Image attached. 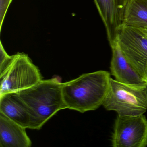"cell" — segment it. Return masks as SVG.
Wrapping results in <instances>:
<instances>
[{"label": "cell", "instance_id": "6da1fadb", "mask_svg": "<svg viewBox=\"0 0 147 147\" xmlns=\"http://www.w3.org/2000/svg\"><path fill=\"white\" fill-rule=\"evenodd\" d=\"M109 72L99 70L83 74L63 83L62 94L66 108L84 113L103 105L110 86Z\"/></svg>", "mask_w": 147, "mask_h": 147}, {"label": "cell", "instance_id": "7a4b0ae2", "mask_svg": "<svg viewBox=\"0 0 147 147\" xmlns=\"http://www.w3.org/2000/svg\"><path fill=\"white\" fill-rule=\"evenodd\" d=\"M62 85L57 78L42 80L31 87L17 92L30 113L32 129H40L57 112L66 109Z\"/></svg>", "mask_w": 147, "mask_h": 147}, {"label": "cell", "instance_id": "3957f363", "mask_svg": "<svg viewBox=\"0 0 147 147\" xmlns=\"http://www.w3.org/2000/svg\"><path fill=\"white\" fill-rule=\"evenodd\" d=\"M103 105L107 111H115L119 116L143 114L147 110V82L126 84L111 78Z\"/></svg>", "mask_w": 147, "mask_h": 147}, {"label": "cell", "instance_id": "277c9868", "mask_svg": "<svg viewBox=\"0 0 147 147\" xmlns=\"http://www.w3.org/2000/svg\"><path fill=\"white\" fill-rule=\"evenodd\" d=\"M42 80L40 70L29 56L24 53H17L13 55L7 67L0 72V95L26 89Z\"/></svg>", "mask_w": 147, "mask_h": 147}, {"label": "cell", "instance_id": "5b68a950", "mask_svg": "<svg viewBox=\"0 0 147 147\" xmlns=\"http://www.w3.org/2000/svg\"><path fill=\"white\" fill-rule=\"evenodd\" d=\"M122 53L147 82V33L144 29L123 26L118 37Z\"/></svg>", "mask_w": 147, "mask_h": 147}, {"label": "cell", "instance_id": "8992f818", "mask_svg": "<svg viewBox=\"0 0 147 147\" xmlns=\"http://www.w3.org/2000/svg\"><path fill=\"white\" fill-rule=\"evenodd\" d=\"M113 147H145L147 146V119L143 114L118 115L112 136Z\"/></svg>", "mask_w": 147, "mask_h": 147}, {"label": "cell", "instance_id": "52a82bcc", "mask_svg": "<svg viewBox=\"0 0 147 147\" xmlns=\"http://www.w3.org/2000/svg\"><path fill=\"white\" fill-rule=\"evenodd\" d=\"M129 0H94L105 25L111 48L118 42L125 10Z\"/></svg>", "mask_w": 147, "mask_h": 147}, {"label": "cell", "instance_id": "ba28073f", "mask_svg": "<svg viewBox=\"0 0 147 147\" xmlns=\"http://www.w3.org/2000/svg\"><path fill=\"white\" fill-rule=\"evenodd\" d=\"M0 113L23 127L32 129L30 113L18 92L0 95Z\"/></svg>", "mask_w": 147, "mask_h": 147}, {"label": "cell", "instance_id": "9c48e42d", "mask_svg": "<svg viewBox=\"0 0 147 147\" xmlns=\"http://www.w3.org/2000/svg\"><path fill=\"white\" fill-rule=\"evenodd\" d=\"M26 129L0 113V147H31Z\"/></svg>", "mask_w": 147, "mask_h": 147}, {"label": "cell", "instance_id": "30bf717a", "mask_svg": "<svg viewBox=\"0 0 147 147\" xmlns=\"http://www.w3.org/2000/svg\"><path fill=\"white\" fill-rule=\"evenodd\" d=\"M111 48L112 51V57L111 70L116 80L129 84L147 83L126 60L122 53L118 42Z\"/></svg>", "mask_w": 147, "mask_h": 147}, {"label": "cell", "instance_id": "8fae6325", "mask_svg": "<svg viewBox=\"0 0 147 147\" xmlns=\"http://www.w3.org/2000/svg\"><path fill=\"white\" fill-rule=\"evenodd\" d=\"M122 25L147 29V0H129L125 10Z\"/></svg>", "mask_w": 147, "mask_h": 147}, {"label": "cell", "instance_id": "7c38bea8", "mask_svg": "<svg viewBox=\"0 0 147 147\" xmlns=\"http://www.w3.org/2000/svg\"><path fill=\"white\" fill-rule=\"evenodd\" d=\"M0 72L4 70L11 63L13 58L12 56H9L5 50L1 42L0 48Z\"/></svg>", "mask_w": 147, "mask_h": 147}, {"label": "cell", "instance_id": "4fadbf2b", "mask_svg": "<svg viewBox=\"0 0 147 147\" xmlns=\"http://www.w3.org/2000/svg\"><path fill=\"white\" fill-rule=\"evenodd\" d=\"M12 0H1L0 1V22L1 30L2 28V24L6 14L7 12Z\"/></svg>", "mask_w": 147, "mask_h": 147}]
</instances>
